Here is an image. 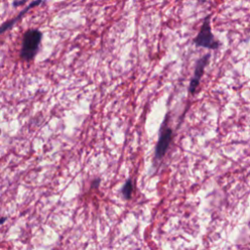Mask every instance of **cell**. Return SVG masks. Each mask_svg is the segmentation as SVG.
Segmentation results:
<instances>
[{"label": "cell", "mask_w": 250, "mask_h": 250, "mask_svg": "<svg viewBox=\"0 0 250 250\" xmlns=\"http://www.w3.org/2000/svg\"><path fill=\"white\" fill-rule=\"evenodd\" d=\"M42 38V33L37 29L27 30L22 38V45L21 49V58L23 61H31L39 48Z\"/></svg>", "instance_id": "1"}, {"label": "cell", "mask_w": 250, "mask_h": 250, "mask_svg": "<svg viewBox=\"0 0 250 250\" xmlns=\"http://www.w3.org/2000/svg\"><path fill=\"white\" fill-rule=\"evenodd\" d=\"M193 43L198 47H204L212 50H216L219 48L220 42L215 38L211 30L210 15L204 19L200 30L193 39Z\"/></svg>", "instance_id": "2"}, {"label": "cell", "mask_w": 250, "mask_h": 250, "mask_svg": "<svg viewBox=\"0 0 250 250\" xmlns=\"http://www.w3.org/2000/svg\"><path fill=\"white\" fill-rule=\"evenodd\" d=\"M172 136H173L172 129L170 127L166 126V124L164 123L161 128L159 139H158V142L155 146V158L161 159L165 155V153L171 144Z\"/></svg>", "instance_id": "3"}, {"label": "cell", "mask_w": 250, "mask_h": 250, "mask_svg": "<svg viewBox=\"0 0 250 250\" xmlns=\"http://www.w3.org/2000/svg\"><path fill=\"white\" fill-rule=\"evenodd\" d=\"M209 58H210V55L209 54H206L204 57L200 58L197 62H196V65H195V68H194V72H193V75L190 79V82H189V87H188V91L190 94H193L196 90V88L198 87L199 85V82H200V79L204 73V69H205V66L207 65L208 63V61H209Z\"/></svg>", "instance_id": "4"}, {"label": "cell", "mask_w": 250, "mask_h": 250, "mask_svg": "<svg viewBox=\"0 0 250 250\" xmlns=\"http://www.w3.org/2000/svg\"><path fill=\"white\" fill-rule=\"evenodd\" d=\"M133 189H134V185L132 180H127V182L125 183V185L122 188V194L124 196V198L129 199L133 193Z\"/></svg>", "instance_id": "5"}, {"label": "cell", "mask_w": 250, "mask_h": 250, "mask_svg": "<svg viewBox=\"0 0 250 250\" xmlns=\"http://www.w3.org/2000/svg\"><path fill=\"white\" fill-rule=\"evenodd\" d=\"M6 221V218H0V225Z\"/></svg>", "instance_id": "6"}, {"label": "cell", "mask_w": 250, "mask_h": 250, "mask_svg": "<svg viewBox=\"0 0 250 250\" xmlns=\"http://www.w3.org/2000/svg\"><path fill=\"white\" fill-rule=\"evenodd\" d=\"M200 1H201V2H202V1H205V0H200Z\"/></svg>", "instance_id": "7"}]
</instances>
